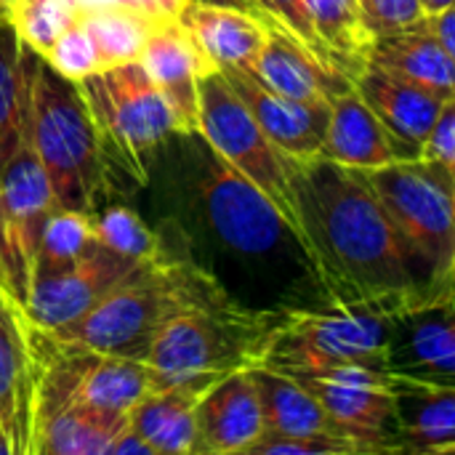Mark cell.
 <instances>
[{"instance_id": "6da1fadb", "label": "cell", "mask_w": 455, "mask_h": 455, "mask_svg": "<svg viewBox=\"0 0 455 455\" xmlns=\"http://www.w3.org/2000/svg\"><path fill=\"white\" fill-rule=\"evenodd\" d=\"M288 168L299 237L331 304L432 301L365 171L320 155Z\"/></svg>"}, {"instance_id": "7a4b0ae2", "label": "cell", "mask_w": 455, "mask_h": 455, "mask_svg": "<svg viewBox=\"0 0 455 455\" xmlns=\"http://www.w3.org/2000/svg\"><path fill=\"white\" fill-rule=\"evenodd\" d=\"M224 304H232V299L211 272L160 253L157 259L141 261L91 312L45 333L59 344L147 360L149 344L165 323L195 309Z\"/></svg>"}, {"instance_id": "3957f363", "label": "cell", "mask_w": 455, "mask_h": 455, "mask_svg": "<svg viewBox=\"0 0 455 455\" xmlns=\"http://www.w3.org/2000/svg\"><path fill=\"white\" fill-rule=\"evenodd\" d=\"M27 93L24 128L51 181L59 208L91 213L104 187V144L80 83L59 75L37 51L21 43Z\"/></svg>"}, {"instance_id": "277c9868", "label": "cell", "mask_w": 455, "mask_h": 455, "mask_svg": "<svg viewBox=\"0 0 455 455\" xmlns=\"http://www.w3.org/2000/svg\"><path fill=\"white\" fill-rule=\"evenodd\" d=\"M405 304L355 301L283 309L259 365L291 379L365 365L387 371L395 315Z\"/></svg>"}, {"instance_id": "5b68a950", "label": "cell", "mask_w": 455, "mask_h": 455, "mask_svg": "<svg viewBox=\"0 0 455 455\" xmlns=\"http://www.w3.org/2000/svg\"><path fill=\"white\" fill-rule=\"evenodd\" d=\"M403 237L424 291L451 296L455 261V171L416 157L365 171Z\"/></svg>"}, {"instance_id": "8992f818", "label": "cell", "mask_w": 455, "mask_h": 455, "mask_svg": "<svg viewBox=\"0 0 455 455\" xmlns=\"http://www.w3.org/2000/svg\"><path fill=\"white\" fill-rule=\"evenodd\" d=\"M283 309H251L237 301L195 309L160 328L147 352L152 392L195 373H232L261 363Z\"/></svg>"}, {"instance_id": "52a82bcc", "label": "cell", "mask_w": 455, "mask_h": 455, "mask_svg": "<svg viewBox=\"0 0 455 455\" xmlns=\"http://www.w3.org/2000/svg\"><path fill=\"white\" fill-rule=\"evenodd\" d=\"M80 91L101 133L104 152L109 147L136 176L147 173V155L171 136H197L141 61L107 67L80 80Z\"/></svg>"}, {"instance_id": "ba28073f", "label": "cell", "mask_w": 455, "mask_h": 455, "mask_svg": "<svg viewBox=\"0 0 455 455\" xmlns=\"http://www.w3.org/2000/svg\"><path fill=\"white\" fill-rule=\"evenodd\" d=\"M197 136H203L216 155L232 163L245 179H251L299 235L288 168L291 155L272 144V139L261 131L245 101L232 91L219 69L197 80Z\"/></svg>"}, {"instance_id": "9c48e42d", "label": "cell", "mask_w": 455, "mask_h": 455, "mask_svg": "<svg viewBox=\"0 0 455 455\" xmlns=\"http://www.w3.org/2000/svg\"><path fill=\"white\" fill-rule=\"evenodd\" d=\"M56 208L51 181L24 128L0 176V293L19 309L27 307L43 227Z\"/></svg>"}, {"instance_id": "30bf717a", "label": "cell", "mask_w": 455, "mask_h": 455, "mask_svg": "<svg viewBox=\"0 0 455 455\" xmlns=\"http://www.w3.org/2000/svg\"><path fill=\"white\" fill-rule=\"evenodd\" d=\"M200 189L216 237L235 253L269 256L285 245L304 248L277 205L213 149Z\"/></svg>"}, {"instance_id": "8fae6325", "label": "cell", "mask_w": 455, "mask_h": 455, "mask_svg": "<svg viewBox=\"0 0 455 455\" xmlns=\"http://www.w3.org/2000/svg\"><path fill=\"white\" fill-rule=\"evenodd\" d=\"M296 381L317 397L336 429L355 440L363 455L395 453V392L387 371L349 365Z\"/></svg>"}, {"instance_id": "7c38bea8", "label": "cell", "mask_w": 455, "mask_h": 455, "mask_svg": "<svg viewBox=\"0 0 455 455\" xmlns=\"http://www.w3.org/2000/svg\"><path fill=\"white\" fill-rule=\"evenodd\" d=\"M141 261L125 259L99 240L72 264L61 269L32 272L24 320L40 331H56L107 299Z\"/></svg>"}, {"instance_id": "4fadbf2b", "label": "cell", "mask_w": 455, "mask_h": 455, "mask_svg": "<svg viewBox=\"0 0 455 455\" xmlns=\"http://www.w3.org/2000/svg\"><path fill=\"white\" fill-rule=\"evenodd\" d=\"M387 373L421 384L455 387V299L437 296L395 315Z\"/></svg>"}, {"instance_id": "5bb4252c", "label": "cell", "mask_w": 455, "mask_h": 455, "mask_svg": "<svg viewBox=\"0 0 455 455\" xmlns=\"http://www.w3.org/2000/svg\"><path fill=\"white\" fill-rule=\"evenodd\" d=\"M248 69L272 91L312 104H333L355 88L352 75L275 19L267 21V43Z\"/></svg>"}, {"instance_id": "9a60e30c", "label": "cell", "mask_w": 455, "mask_h": 455, "mask_svg": "<svg viewBox=\"0 0 455 455\" xmlns=\"http://www.w3.org/2000/svg\"><path fill=\"white\" fill-rule=\"evenodd\" d=\"M219 72L227 77L232 91L245 101V107L277 149H283L291 157L320 155L331 120V104H312L283 96L264 85L245 67H221Z\"/></svg>"}, {"instance_id": "2e32d148", "label": "cell", "mask_w": 455, "mask_h": 455, "mask_svg": "<svg viewBox=\"0 0 455 455\" xmlns=\"http://www.w3.org/2000/svg\"><path fill=\"white\" fill-rule=\"evenodd\" d=\"M195 455H237L264 437L261 400L248 368L219 379L197 403Z\"/></svg>"}, {"instance_id": "e0dca14e", "label": "cell", "mask_w": 455, "mask_h": 455, "mask_svg": "<svg viewBox=\"0 0 455 455\" xmlns=\"http://www.w3.org/2000/svg\"><path fill=\"white\" fill-rule=\"evenodd\" d=\"M320 157L347 168L373 171L389 163L416 160L421 155L403 144L352 88L331 104V120L320 147Z\"/></svg>"}, {"instance_id": "ac0fdd59", "label": "cell", "mask_w": 455, "mask_h": 455, "mask_svg": "<svg viewBox=\"0 0 455 455\" xmlns=\"http://www.w3.org/2000/svg\"><path fill=\"white\" fill-rule=\"evenodd\" d=\"M35 403V360L21 309L0 293V437L11 455L29 453Z\"/></svg>"}, {"instance_id": "d6986e66", "label": "cell", "mask_w": 455, "mask_h": 455, "mask_svg": "<svg viewBox=\"0 0 455 455\" xmlns=\"http://www.w3.org/2000/svg\"><path fill=\"white\" fill-rule=\"evenodd\" d=\"M224 373H195L149 392L131 413L128 427L152 445L155 455H195L197 403Z\"/></svg>"}, {"instance_id": "ffe728a7", "label": "cell", "mask_w": 455, "mask_h": 455, "mask_svg": "<svg viewBox=\"0 0 455 455\" xmlns=\"http://www.w3.org/2000/svg\"><path fill=\"white\" fill-rule=\"evenodd\" d=\"M395 453H455V387L392 376Z\"/></svg>"}, {"instance_id": "44dd1931", "label": "cell", "mask_w": 455, "mask_h": 455, "mask_svg": "<svg viewBox=\"0 0 455 455\" xmlns=\"http://www.w3.org/2000/svg\"><path fill=\"white\" fill-rule=\"evenodd\" d=\"M355 91L403 144L421 155L445 99L373 61L355 75Z\"/></svg>"}, {"instance_id": "7402d4cb", "label": "cell", "mask_w": 455, "mask_h": 455, "mask_svg": "<svg viewBox=\"0 0 455 455\" xmlns=\"http://www.w3.org/2000/svg\"><path fill=\"white\" fill-rule=\"evenodd\" d=\"M141 67L149 72V77L176 101V107L189 120L192 131L197 133V80L216 69V64L208 59L197 37L181 19H165L155 27L149 35Z\"/></svg>"}, {"instance_id": "603a6c76", "label": "cell", "mask_w": 455, "mask_h": 455, "mask_svg": "<svg viewBox=\"0 0 455 455\" xmlns=\"http://www.w3.org/2000/svg\"><path fill=\"white\" fill-rule=\"evenodd\" d=\"M181 24L192 29L208 59L221 67H253L264 43H267V21L256 13L211 5V3H192L187 0L179 13Z\"/></svg>"}, {"instance_id": "cb8c5ba5", "label": "cell", "mask_w": 455, "mask_h": 455, "mask_svg": "<svg viewBox=\"0 0 455 455\" xmlns=\"http://www.w3.org/2000/svg\"><path fill=\"white\" fill-rule=\"evenodd\" d=\"M368 61L432 91L440 99L455 96V59L432 35L424 19L403 32L376 37L368 48Z\"/></svg>"}, {"instance_id": "d4e9b609", "label": "cell", "mask_w": 455, "mask_h": 455, "mask_svg": "<svg viewBox=\"0 0 455 455\" xmlns=\"http://www.w3.org/2000/svg\"><path fill=\"white\" fill-rule=\"evenodd\" d=\"M128 427L125 413L101 411L85 403L64 405L35 421L32 455H109L112 443Z\"/></svg>"}, {"instance_id": "484cf974", "label": "cell", "mask_w": 455, "mask_h": 455, "mask_svg": "<svg viewBox=\"0 0 455 455\" xmlns=\"http://www.w3.org/2000/svg\"><path fill=\"white\" fill-rule=\"evenodd\" d=\"M248 373L261 400L264 437L341 435L325 413V408L317 403V397L309 389H304L296 379L264 365H253L248 368Z\"/></svg>"}, {"instance_id": "4316f807", "label": "cell", "mask_w": 455, "mask_h": 455, "mask_svg": "<svg viewBox=\"0 0 455 455\" xmlns=\"http://www.w3.org/2000/svg\"><path fill=\"white\" fill-rule=\"evenodd\" d=\"M307 16L317 45L355 77L365 67L373 43L363 24L360 0H307Z\"/></svg>"}, {"instance_id": "83f0119b", "label": "cell", "mask_w": 455, "mask_h": 455, "mask_svg": "<svg viewBox=\"0 0 455 455\" xmlns=\"http://www.w3.org/2000/svg\"><path fill=\"white\" fill-rule=\"evenodd\" d=\"M80 21L91 32L104 69L115 64L139 61L149 35L160 24L157 19L141 11H133L128 5H117V3L83 5Z\"/></svg>"}, {"instance_id": "f1b7e54d", "label": "cell", "mask_w": 455, "mask_h": 455, "mask_svg": "<svg viewBox=\"0 0 455 455\" xmlns=\"http://www.w3.org/2000/svg\"><path fill=\"white\" fill-rule=\"evenodd\" d=\"M27 75L21 59V37L11 13L0 16V176L19 149L24 131Z\"/></svg>"}, {"instance_id": "f546056e", "label": "cell", "mask_w": 455, "mask_h": 455, "mask_svg": "<svg viewBox=\"0 0 455 455\" xmlns=\"http://www.w3.org/2000/svg\"><path fill=\"white\" fill-rule=\"evenodd\" d=\"M96 243L93 235V216L83 211L56 208L43 227L40 248L35 256V269H61L77 261L91 245Z\"/></svg>"}, {"instance_id": "4dcf8cb0", "label": "cell", "mask_w": 455, "mask_h": 455, "mask_svg": "<svg viewBox=\"0 0 455 455\" xmlns=\"http://www.w3.org/2000/svg\"><path fill=\"white\" fill-rule=\"evenodd\" d=\"M77 0H13L11 19L19 29L21 43L45 56L53 43L77 21Z\"/></svg>"}, {"instance_id": "1f68e13d", "label": "cell", "mask_w": 455, "mask_h": 455, "mask_svg": "<svg viewBox=\"0 0 455 455\" xmlns=\"http://www.w3.org/2000/svg\"><path fill=\"white\" fill-rule=\"evenodd\" d=\"M93 235L104 248L133 261H149L163 253L160 237L149 227H144V221L131 208L123 205L109 208L99 219H93Z\"/></svg>"}, {"instance_id": "d6a6232c", "label": "cell", "mask_w": 455, "mask_h": 455, "mask_svg": "<svg viewBox=\"0 0 455 455\" xmlns=\"http://www.w3.org/2000/svg\"><path fill=\"white\" fill-rule=\"evenodd\" d=\"M43 59H45L59 75H64V77H69V80H75V83H80V80H85V77H91V75H96V72L104 69L101 56H99V51H96V43H93L91 32L85 29V24L80 21V16H77V21L53 43V48H51Z\"/></svg>"}, {"instance_id": "836d02e7", "label": "cell", "mask_w": 455, "mask_h": 455, "mask_svg": "<svg viewBox=\"0 0 455 455\" xmlns=\"http://www.w3.org/2000/svg\"><path fill=\"white\" fill-rule=\"evenodd\" d=\"M360 11L371 40L411 29L427 16L421 0H360Z\"/></svg>"}, {"instance_id": "e575fe53", "label": "cell", "mask_w": 455, "mask_h": 455, "mask_svg": "<svg viewBox=\"0 0 455 455\" xmlns=\"http://www.w3.org/2000/svg\"><path fill=\"white\" fill-rule=\"evenodd\" d=\"M248 455H363L360 445L341 435L261 437Z\"/></svg>"}, {"instance_id": "d590c367", "label": "cell", "mask_w": 455, "mask_h": 455, "mask_svg": "<svg viewBox=\"0 0 455 455\" xmlns=\"http://www.w3.org/2000/svg\"><path fill=\"white\" fill-rule=\"evenodd\" d=\"M421 157L435 160L455 171V96L443 101V109L424 141Z\"/></svg>"}, {"instance_id": "8d00e7d4", "label": "cell", "mask_w": 455, "mask_h": 455, "mask_svg": "<svg viewBox=\"0 0 455 455\" xmlns=\"http://www.w3.org/2000/svg\"><path fill=\"white\" fill-rule=\"evenodd\" d=\"M267 19H275L280 21L283 27H288L293 35H299L304 43H309L315 51H320L323 56H328L317 40H315V32H312V24H309V16H307V0H253ZM331 59V56H328ZM333 61V59H331Z\"/></svg>"}, {"instance_id": "74e56055", "label": "cell", "mask_w": 455, "mask_h": 455, "mask_svg": "<svg viewBox=\"0 0 455 455\" xmlns=\"http://www.w3.org/2000/svg\"><path fill=\"white\" fill-rule=\"evenodd\" d=\"M77 3H80V8L83 5H99V3H117V5H128L133 11H141L157 21H165V19H176L187 0H77Z\"/></svg>"}, {"instance_id": "f35d334b", "label": "cell", "mask_w": 455, "mask_h": 455, "mask_svg": "<svg viewBox=\"0 0 455 455\" xmlns=\"http://www.w3.org/2000/svg\"><path fill=\"white\" fill-rule=\"evenodd\" d=\"M424 24L432 35H437V40L445 45V51L455 59V5L440 11V13H427Z\"/></svg>"}, {"instance_id": "ab89813d", "label": "cell", "mask_w": 455, "mask_h": 455, "mask_svg": "<svg viewBox=\"0 0 455 455\" xmlns=\"http://www.w3.org/2000/svg\"><path fill=\"white\" fill-rule=\"evenodd\" d=\"M109 455H155V451H152V445L144 443L131 427H125V429L120 432V437L112 443Z\"/></svg>"}, {"instance_id": "60d3db41", "label": "cell", "mask_w": 455, "mask_h": 455, "mask_svg": "<svg viewBox=\"0 0 455 455\" xmlns=\"http://www.w3.org/2000/svg\"><path fill=\"white\" fill-rule=\"evenodd\" d=\"M192 3H211V5H227V8H240V11H248V13H256V16H261V19H267L264 16V11L253 3V0H192Z\"/></svg>"}, {"instance_id": "b9f144b4", "label": "cell", "mask_w": 455, "mask_h": 455, "mask_svg": "<svg viewBox=\"0 0 455 455\" xmlns=\"http://www.w3.org/2000/svg\"><path fill=\"white\" fill-rule=\"evenodd\" d=\"M421 5H424L427 13H440V11L455 5V0H421Z\"/></svg>"}, {"instance_id": "7bdbcfd3", "label": "cell", "mask_w": 455, "mask_h": 455, "mask_svg": "<svg viewBox=\"0 0 455 455\" xmlns=\"http://www.w3.org/2000/svg\"><path fill=\"white\" fill-rule=\"evenodd\" d=\"M0 453H5V455H11V445L0 437Z\"/></svg>"}, {"instance_id": "ee69618b", "label": "cell", "mask_w": 455, "mask_h": 455, "mask_svg": "<svg viewBox=\"0 0 455 455\" xmlns=\"http://www.w3.org/2000/svg\"><path fill=\"white\" fill-rule=\"evenodd\" d=\"M451 296L455 299V261H453V280H451Z\"/></svg>"}, {"instance_id": "f6af8a7d", "label": "cell", "mask_w": 455, "mask_h": 455, "mask_svg": "<svg viewBox=\"0 0 455 455\" xmlns=\"http://www.w3.org/2000/svg\"><path fill=\"white\" fill-rule=\"evenodd\" d=\"M3 13H11V8H8V5H3V3H0V16H3Z\"/></svg>"}, {"instance_id": "bcb514c9", "label": "cell", "mask_w": 455, "mask_h": 455, "mask_svg": "<svg viewBox=\"0 0 455 455\" xmlns=\"http://www.w3.org/2000/svg\"><path fill=\"white\" fill-rule=\"evenodd\" d=\"M0 3H3V5H8V8L13 5V0H0Z\"/></svg>"}, {"instance_id": "7dc6e473", "label": "cell", "mask_w": 455, "mask_h": 455, "mask_svg": "<svg viewBox=\"0 0 455 455\" xmlns=\"http://www.w3.org/2000/svg\"><path fill=\"white\" fill-rule=\"evenodd\" d=\"M453 455H455V453H453Z\"/></svg>"}]
</instances>
